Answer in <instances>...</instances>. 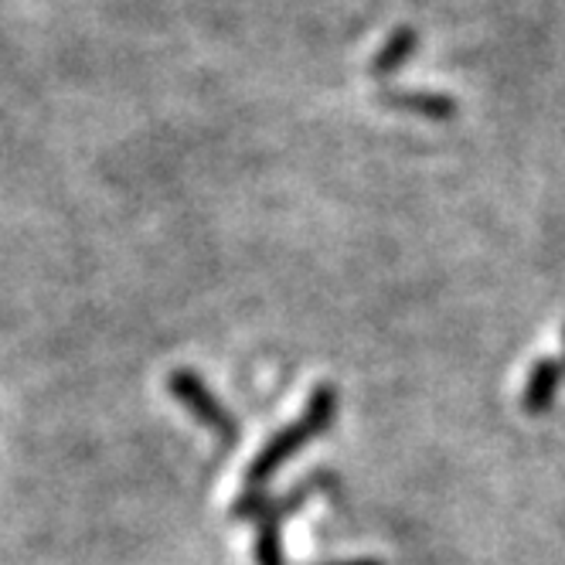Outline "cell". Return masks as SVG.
Wrapping results in <instances>:
<instances>
[{"label": "cell", "mask_w": 565, "mask_h": 565, "mask_svg": "<svg viewBox=\"0 0 565 565\" xmlns=\"http://www.w3.org/2000/svg\"><path fill=\"white\" fill-rule=\"evenodd\" d=\"M375 103L385 109H395V113L436 119V124L457 119V113H460V103L450 93H436V89H379Z\"/></svg>", "instance_id": "obj_3"}, {"label": "cell", "mask_w": 565, "mask_h": 565, "mask_svg": "<svg viewBox=\"0 0 565 565\" xmlns=\"http://www.w3.org/2000/svg\"><path fill=\"white\" fill-rule=\"evenodd\" d=\"M168 392H171V398L181 402V406L201 426L212 429L222 443H235L238 439V419H235V413L212 392V385L201 379V375H194L191 369H174L168 375Z\"/></svg>", "instance_id": "obj_2"}, {"label": "cell", "mask_w": 565, "mask_h": 565, "mask_svg": "<svg viewBox=\"0 0 565 565\" xmlns=\"http://www.w3.org/2000/svg\"><path fill=\"white\" fill-rule=\"evenodd\" d=\"M562 348H565V328H562ZM562 365H565V354H562Z\"/></svg>", "instance_id": "obj_9"}, {"label": "cell", "mask_w": 565, "mask_h": 565, "mask_svg": "<svg viewBox=\"0 0 565 565\" xmlns=\"http://www.w3.org/2000/svg\"><path fill=\"white\" fill-rule=\"evenodd\" d=\"M565 382V365L555 358H539L529 379H524V388H521V413H529V416H542L555 406V398H558V388Z\"/></svg>", "instance_id": "obj_4"}, {"label": "cell", "mask_w": 565, "mask_h": 565, "mask_svg": "<svg viewBox=\"0 0 565 565\" xmlns=\"http://www.w3.org/2000/svg\"><path fill=\"white\" fill-rule=\"evenodd\" d=\"M269 508V498L266 491H242L232 504V518L238 521H259V514Z\"/></svg>", "instance_id": "obj_7"}, {"label": "cell", "mask_w": 565, "mask_h": 565, "mask_svg": "<svg viewBox=\"0 0 565 565\" xmlns=\"http://www.w3.org/2000/svg\"><path fill=\"white\" fill-rule=\"evenodd\" d=\"M328 565H382L379 558H348V562H328Z\"/></svg>", "instance_id": "obj_8"}, {"label": "cell", "mask_w": 565, "mask_h": 565, "mask_svg": "<svg viewBox=\"0 0 565 565\" xmlns=\"http://www.w3.org/2000/svg\"><path fill=\"white\" fill-rule=\"evenodd\" d=\"M341 409V392L334 385H317L307 398V406L303 413L287 426V429H279L276 436H269L266 447L256 454V460L249 463L246 470V483H242V491H266V483L287 467L307 443H313L317 436H324L334 423Z\"/></svg>", "instance_id": "obj_1"}, {"label": "cell", "mask_w": 565, "mask_h": 565, "mask_svg": "<svg viewBox=\"0 0 565 565\" xmlns=\"http://www.w3.org/2000/svg\"><path fill=\"white\" fill-rule=\"evenodd\" d=\"M416 49H419V31L416 28H409V24L392 28L388 38L382 42V49L369 62V75L375 78V83H385V78L398 75V68L416 55Z\"/></svg>", "instance_id": "obj_5"}, {"label": "cell", "mask_w": 565, "mask_h": 565, "mask_svg": "<svg viewBox=\"0 0 565 565\" xmlns=\"http://www.w3.org/2000/svg\"><path fill=\"white\" fill-rule=\"evenodd\" d=\"M256 565H287V548H282V521L269 511L256 521Z\"/></svg>", "instance_id": "obj_6"}]
</instances>
